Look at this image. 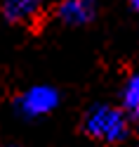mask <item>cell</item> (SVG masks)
<instances>
[{
	"mask_svg": "<svg viewBox=\"0 0 139 147\" xmlns=\"http://www.w3.org/2000/svg\"><path fill=\"white\" fill-rule=\"evenodd\" d=\"M127 119L116 107H94L85 116V133L104 145H118L127 138Z\"/></svg>",
	"mask_w": 139,
	"mask_h": 147,
	"instance_id": "1",
	"label": "cell"
},
{
	"mask_svg": "<svg viewBox=\"0 0 139 147\" xmlns=\"http://www.w3.org/2000/svg\"><path fill=\"white\" fill-rule=\"evenodd\" d=\"M0 10H3V17L10 24L29 26V29L35 22H43L45 17L43 0H3Z\"/></svg>",
	"mask_w": 139,
	"mask_h": 147,
	"instance_id": "2",
	"label": "cell"
},
{
	"mask_svg": "<svg viewBox=\"0 0 139 147\" xmlns=\"http://www.w3.org/2000/svg\"><path fill=\"white\" fill-rule=\"evenodd\" d=\"M52 14L69 26H85L97 17V3L94 0H59Z\"/></svg>",
	"mask_w": 139,
	"mask_h": 147,
	"instance_id": "3",
	"label": "cell"
},
{
	"mask_svg": "<svg viewBox=\"0 0 139 147\" xmlns=\"http://www.w3.org/2000/svg\"><path fill=\"white\" fill-rule=\"evenodd\" d=\"M54 105H57V95H54V90H50V88H33L31 93H26L24 100H21L24 112H29V114L50 112Z\"/></svg>",
	"mask_w": 139,
	"mask_h": 147,
	"instance_id": "4",
	"label": "cell"
},
{
	"mask_svg": "<svg viewBox=\"0 0 139 147\" xmlns=\"http://www.w3.org/2000/svg\"><path fill=\"white\" fill-rule=\"evenodd\" d=\"M125 107L130 112H139V74L130 78V83L125 88Z\"/></svg>",
	"mask_w": 139,
	"mask_h": 147,
	"instance_id": "5",
	"label": "cell"
},
{
	"mask_svg": "<svg viewBox=\"0 0 139 147\" xmlns=\"http://www.w3.org/2000/svg\"><path fill=\"white\" fill-rule=\"evenodd\" d=\"M132 5H134V10H139V0H132Z\"/></svg>",
	"mask_w": 139,
	"mask_h": 147,
	"instance_id": "6",
	"label": "cell"
},
{
	"mask_svg": "<svg viewBox=\"0 0 139 147\" xmlns=\"http://www.w3.org/2000/svg\"><path fill=\"white\" fill-rule=\"evenodd\" d=\"M134 116H137V128H139V112H137V114H134Z\"/></svg>",
	"mask_w": 139,
	"mask_h": 147,
	"instance_id": "7",
	"label": "cell"
}]
</instances>
